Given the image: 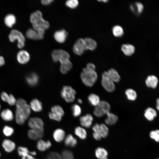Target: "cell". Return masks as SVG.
<instances>
[{
  "label": "cell",
  "instance_id": "6da1fadb",
  "mask_svg": "<svg viewBox=\"0 0 159 159\" xmlns=\"http://www.w3.org/2000/svg\"><path fill=\"white\" fill-rule=\"evenodd\" d=\"M53 61L55 62H59L60 63V71L65 74L72 67V64L69 60L70 55L66 51L62 49L55 50L51 54Z\"/></svg>",
  "mask_w": 159,
  "mask_h": 159
},
{
  "label": "cell",
  "instance_id": "7a4b0ae2",
  "mask_svg": "<svg viewBox=\"0 0 159 159\" xmlns=\"http://www.w3.org/2000/svg\"><path fill=\"white\" fill-rule=\"evenodd\" d=\"M15 119L16 123L19 125L23 124L29 117L31 113L29 105L23 99L19 98L16 103Z\"/></svg>",
  "mask_w": 159,
  "mask_h": 159
},
{
  "label": "cell",
  "instance_id": "3957f363",
  "mask_svg": "<svg viewBox=\"0 0 159 159\" xmlns=\"http://www.w3.org/2000/svg\"><path fill=\"white\" fill-rule=\"evenodd\" d=\"M30 21L33 29L39 32L44 34L45 30L49 27V23L44 19L42 14L39 10H37L31 14Z\"/></svg>",
  "mask_w": 159,
  "mask_h": 159
},
{
  "label": "cell",
  "instance_id": "277c9868",
  "mask_svg": "<svg viewBox=\"0 0 159 159\" xmlns=\"http://www.w3.org/2000/svg\"><path fill=\"white\" fill-rule=\"evenodd\" d=\"M81 80L86 86H92L97 79V74L95 70H90L84 68L83 69L80 74Z\"/></svg>",
  "mask_w": 159,
  "mask_h": 159
},
{
  "label": "cell",
  "instance_id": "5b68a950",
  "mask_svg": "<svg viewBox=\"0 0 159 159\" xmlns=\"http://www.w3.org/2000/svg\"><path fill=\"white\" fill-rule=\"evenodd\" d=\"M10 41L13 42L17 40L18 41L17 46L19 49L23 48L25 44V38L23 34L20 31L16 29L11 31L9 35Z\"/></svg>",
  "mask_w": 159,
  "mask_h": 159
},
{
  "label": "cell",
  "instance_id": "8992f818",
  "mask_svg": "<svg viewBox=\"0 0 159 159\" xmlns=\"http://www.w3.org/2000/svg\"><path fill=\"white\" fill-rule=\"evenodd\" d=\"M110 106L107 102L100 101L98 105L95 107L93 113L97 117H101L110 112Z\"/></svg>",
  "mask_w": 159,
  "mask_h": 159
},
{
  "label": "cell",
  "instance_id": "52a82bcc",
  "mask_svg": "<svg viewBox=\"0 0 159 159\" xmlns=\"http://www.w3.org/2000/svg\"><path fill=\"white\" fill-rule=\"evenodd\" d=\"M76 92L75 90L69 86H64L61 92L62 97L67 102L74 101L75 99Z\"/></svg>",
  "mask_w": 159,
  "mask_h": 159
},
{
  "label": "cell",
  "instance_id": "ba28073f",
  "mask_svg": "<svg viewBox=\"0 0 159 159\" xmlns=\"http://www.w3.org/2000/svg\"><path fill=\"white\" fill-rule=\"evenodd\" d=\"M64 114V111L62 107L60 105H56L51 107L48 115L50 119L59 122L62 120Z\"/></svg>",
  "mask_w": 159,
  "mask_h": 159
},
{
  "label": "cell",
  "instance_id": "9c48e42d",
  "mask_svg": "<svg viewBox=\"0 0 159 159\" xmlns=\"http://www.w3.org/2000/svg\"><path fill=\"white\" fill-rule=\"evenodd\" d=\"M101 83L104 89L107 92H112L115 89L114 82L109 77L107 71H105L102 74Z\"/></svg>",
  "mask_w": 159,
  "mask_h": 159
},
{
  "label": "cell",
  "instance_id": "30bf717a",
  "mask_svg": "<svg viewBox=\"0 0 159 159\" xmlns=\"http://www.w3.org/2000/svg\"><path fill=\"white\" fill-rule=\"evenodd\" d=\"M28 125L30 129L44 131V123L40 118L36 117H31L28 121Z\"/></svg>",
  "mask_w": 159,
  "mask_h": 159
},
{
  "label": "cell",
  "instance_id": "8fae6325",
  "mask_svg": "<svg viewBox=\"0 0 159 159\" xmlns=\"http://www.w3.org/2000/svg\"><path fill=\"white\" fill-rule=\"evenodd\" d=\"M92 129L93 132L99 134L102 138H106L108 135L109 130L105 124L96 123L93 126Z\"/></svg>",
  "mask_w": 159,
  "mask_h": 159
},
{
  "label": "cell",
  "instance_id": "7c38bea8",
  "mask_svg": "<svg viewBox=\"0 0 159 159\" xmlns=\"http://www.w3.org/2000/svg\"><path fill=\"white\" fill-rule=\"evenodd\" d=\"M74 53L78 55H81L86 50L85 43L84 39H79L75 42L73 47Z\"/></svg>",
  "mask_w": 159,
  "mask_h": 159
},
{
  "label": "cell",
  "instance_id": "4fadbf2b",
  "mask_svg": "<svg viewBox=\"0 0 159 159\" xmlns=\"http://www.w3.org/2000/svg\"><path fill=\"white\" fill-rule=\"evenodd\" d=\"M93 120V116L90 114L82 116L80 118L81 126L84 128H90L92 125Z\"/></svg>",
  "mask_w": 159,
  "mask_h": 159
},
{
  "label": "cell",
  "instance_id": "5bb4252c",
  "mask_svg": "<svg viewBox=\"0 0 159 159\" xmlns=\"http://www.w3.org/2000/svg\"><path fill=\"white\" fill-rule=\"evenodd\" d=\"M44 34L39 32L33 29L29 28L26 33V37L28 39L34 40H41L44 38Z\"/></svg>",
  "mask_w": 159,
  "mask_h": 159
},
{
  "label": "cell",
  "instance_id": "9a60e30c",
  "mask_svg": "<svg viewBox=\"0 0 159 159\" xmlns=\"http://www.w3.org/2000/svg\"><path fill=\"white\" fill-rule=\"evenodd\" d=\"M30 56L28 52L24 50L19 51L17 55L18 62L22 64H26L29 60Z\"/></svg>",
  "mask_w": 159,
  "mask_h": 159
},
{
  "label": "cell",
  "instance_id": "2e32d148",
  "mask_svg": "<svg viewBox=\"0 0 159 159\" xmlns=\"http://www.w3.org/2000/svg\"><path fill=\"white\" fill-rule=\"evenodd\" d=\"M17 151L21 159H36L31 154V151L26 147L20 146L17 148Z\"/></svg>",
  "mask_w": 159,
  "mask_h": 159
},
{
  "label": "cell",
  "instance_id": "e0dca14e",
  "mask_svg": "<svg viewBox=\"0 0 159 159\" xmlns=\"http://www.w3.org/2000/svg\"><path fill=\"white\" fill-rule=\"evenodd\" d=\"M66 136L65 132L61 128H57L53 132V138L54 140L57 143H59L64 141Z\"/></svg>",
  "mask_w": 159,
  "mask_h": 159
},
{
  "label": "cell",
  "instance_id": "ac0fdd59",
  "mask_svg": "<svg viewBox=\"0 0 159 159\" xmlns=\"http://www.w3.org/2000/svg\"><path fill=\"white\" fill-rule=\"evenodd\" d=\"M52 146V143L49 140H45L42 139L38 140L37 147L40 151L44 152L49 149Z\"/></svg>",
  "mask_w": 159,
  "mask_h": 159
},
{
  "label": "cell",
  "instance_id": "d6986e66",
  "mask_svg": "<svg viewBox=\"0 0 159 159\" xmlns=\"http://www.w3.org/2000/svg\"><path fill=\"white\" fill-rule=\"evenodd\" d=\"M44 131L30 129L27 132V135L30 139L34 140H39L43 137Z\"/></svg>",
  "mask_w": 159,
  "mask_h": 159
},
{
  "label": "cell",
  "instance_id": "ffe728a7",
  "mask_svg": "<svg viewBox=\"0 0 159 159\" xmlns=\"http://www.w3.org/2000/svg\"><path fill=\"white\" fill-rule=\"evenodd\" d=\"M121 50L124 54L126 56H130L135 52V47L132 44H125L121 46Z\"/></svg>",
  "mask_w": 159,
  "mask_h": 159
},
{
  "label": "cell",
  "instance_id": "44dd1931",
  "mask_svg": "<svg viewBox=\"0 0 159 159\" xmlns=\"http://www.w3.org/2000/svg\"><path fill=\"white\" fill-rule=\"evenodd\" d=\"M1 97L3 101L7 102L10 105H14L16 104V100L11 94L8 95L6 92H3L1 94Z\"/></svg>",
  "mask_w": 159,
  "mask_h": 159
},
{
  "label": "cell",
  "instance_id": "7402d4cb",
  "mask_svg": "<svg viewBox=\"0 0 159 159\" xmlns=\"http://www.w3.org/2000/svg\"><path fill=\"white\" fill-rule=\"evenodd\" d=\"M158 82V78L154 75L148 76L145 81L146 86L149 88L153 89H155L157 87Z\"/></svg>",
  "mask_w": 159,
  "mask_h": 159
},
{
  "label": "cell",
  "instance_id": "603a6c76",
  "mask_svg": "<svg viewBox=\"0 0 159 159\" xmlns=\"http://www.w3.org/2000/svg\"><path fill=\"white\" fill-rule=\"evenodd\" d=\"M67 33L64 29L56 31L54 34L55 40L58 42L63 43L65 41L67 37Z\"/></svg>",
  "mask_w": 159,
  "mask_h": 159
},
{
  "label": "cell",
  "instance_id": "cb8c5ba5",
  "mask_svg": "<svg viewBox=\"0 0 159 159\" xmlns=\"http://www.w3.org/2000/svg\"><path fill=\"white\" fill-rule=\"evenodd\" d=\"M2 146L6 152L10 153L14 150L16 145L13 141L9 139H5L2 142Z\"/></svg>",
  "mask_w": 159,
  "mask_h": 159
},
{
  "label": "cell",
  "instance_id": "d4e9b609",
  "mask_svg": "<svg viewBox=\"0 0 159 159\" xmlns=\"http://www.w3.org/2000/svg\"><path fill=\"white\" fill-rule=\"evenodd\" d=\"M95 154L98 159H108V152L103 148H97L95 150Z\"/></svg>",
  "mask_w": 159,
  "mask_h": 159
},
{
  "label": "cell",
  "instance_id": "484cf974",
  "mask_svg": "<svg viewBox=\"0 0 159 159\" xmlns=\"http://www.w3.org/2000/svg\"><path fill=\"white\" fill-rule=\"evenodd\" d=\"M29 105L31 109L36 112H40L42 109V103L37 99H33Z\"/></svg>",
  "mask_w": 159,
  "mask_h": 159
},
{
  "label": "cell",
  "instance_id": "4316f807",
  "mask_svg": "<svg viewBox=\"0 0 159 159\" xmlns=\"http://www.w3.org/2000/svg\"><path fill=\"white\" fill-rule=\"evenodd\" d=\"M144 116L146 119L149 121H152L157 116L156 111L151 107H148L145 110Z\"/></svg>",
  "mask_w": 159,
  "mask_h": 159
},
{
  "label": "cell",
  "instance_id": "83f0119b",
  "mask_svg": "<svg viewBox=\"0 0 159 159\" xmlns=\"http://www.w3.org/2000/svg\"><path fill=\"white\" fill-rule=\"evenodd\" d=\"M107 117L105 122L106 125H114L118 120L117 116L115 114L111 112H108L106 115Z\"/></svg>",
  "mask_w": 159,
  "mask_h": 159
},
{
  "label": "cell",
  "instance_id": "f1b7e54d",
  "mask_svg": "<svg viewBox=\"0 0 159 159\" xmlns=\"http://www.w3.org/2000/svg\"><path fill=\"white\" fill-rule=\"evenodd\" d=\"M39 80V78L38 75L35 73L30 74L26 77V82L31 86H34L37 85Z\"/></svg>",
  "mask_w": 159,
  "mask_h": 159
},
{
  "label": "cell",
  "instance_id": "f546056e",
  "mask_svg": "<svg viewBox=\"0 0 159 159\" xmlns=\"http://www.w3.org/2000/svg\"><path fill=\"white\" fill-rule=\"evenodd\" d=\"M64 141L66 146L70 147H74L77 143L76 138L71 134H69L66 136Z\"/></svg>",
  "mask_w": 159,
  "mask_h": 159
},
{
  "label": "cell",
  "instance_id": "4dcf8cb0",
  "mask_svg": "<svg viewBox=\"0 0 159 159\" xmlns=\"http://www.w3.org/2000/svg\"><path fill=\"white\" fill-rule=\"evenodd\" d=\"M75 135L79 138L82 140H84L86 138L87 133L85 128L82 126H77L74 130Z\"/></svg>",
  "mask_w": 159,
  "mask_h": 159
},
{
  "label": "cell",
  "instance_id": "1f68e13d",
  "mask_svg": "<svg viewBox=\"0 0 159 159\" xmlns=\"http://www.w3.org/2000/svg\"><path fill=\"white\" fill-rule=\"evenodd\" d=\"M109 77L114 82H117L120 80V77L117 70L113 68L109 69L107 71Z\"/></svg>",
  "mask_w": 159,
  "mask_h": 159
},
{
  "label": "cell",
  "instance_id": "d6a6232c",
  "mask_svg": "<svg viewBox=\"0 0 159 159\" xmlns=\"http://www.w3.org/2000/svg\"><path fill=\"white\" fill-rule=\"evenodd\" d=\"M1 116L3 120L6 121H11L14 117L12 112L9 109L3 110L1 112Z\"/></svg>",
  "mask_w": 159,
  "mask_h": 159
},
{
  "label": "cell",
  "instance_id": "836d02e7",
  "mask_svg": "<svg viewBox=\"0 0 159 159\" xmlns=\"http://www.w3.org/2000/svg\"><path fill=\"white\" fill-rule=\"evenodd\" d=\"M84 39L87 50L93 51L97 47V44L95 40L90 38H86Z\"/></svg>",
  "mask_w": 159,
  "mask_h": 159
},
{
  "label": "cell",
  "instance_id": "e575fe53",
  "mask_svg": "<svg viewBox=\"0 0 159 159\" xmlns=\"http://www.w3.org/2000/svg\"><path fill=\"white\" fill-rule=\"evenodd\" d=\"M16 21L15 16L12 14L7 15L4 18V22L5 25L8 27H12L15 24Z\"/></svg>",
  "mask_w": 159,
  "mask_h": 159
},
{
  "label": "cell",
  "instance_id": "d590c367",
  "mask_svg": "<svg viewBox=\"0 0 159 159\" xmlns=\"http://www.w3.org/2000/svg\"><path fill=\"white\" fill-rule=\"evenodd\" d=\"M131 10L133 12H136L137 14L142 13L144 9L143 5L140 2H136L134 4H131L130 6Z\"/></svg>",
  "mask_w": 159,
  "mask_h": 159
},
{
  "label": "cell",
  "instance_id": "8d00e7d4",
  "mask_svg": "<svg viewBox=\"0 0 159 159\" xmlns=\"http://www.w3.org/2000/svg\"><path fill=\"white\" fill-rule=\"evenodd\" d=\"M112 29L113 35L116 37H121L124 35V30L122 27L119 25L114 26Z\"/></svg>",
  "mask_w": 159,
  "mask_h": 159
},
{
  "label": "cell",
  "instance_id": "74e56055",
  "mask_svg": "<svg viewBox=\"0 0 159 159\" xmlns=\"http://www.w3.org/2000/svg\"><path fill=\"white\" fill-rule=\"evenodd\" d=\"M88 100L89 103L92 106L96 107L100 102V98L97 95L92 93L89 95Z\"/></svg>",
  "mask_w": 159,
  "mask_h": 159
},
{
  "label": "cell",
  "instance_id": "f35d334b",
  "mask_svg": "<svg viewBox=\"0 0 159 159\" xmlns=\"http://www.w3.org/2000/svg\"><path fill=\"white\" fill-rule=\"evenodd\" d=\"M125 93L127 99L130 101H135L137 98V93L133 89L129 88L127 89Z\"/></svg>",
  "mask_w": 159,
  "mask_h": 159
},
{
  "label": "cell",
  "instance_id": "ab89813d",
  "mask_svg": "<svg viewBox=\"0 0 159 159\" xmlns=\"http://www.w3.org/2000/svg\"><path fill=\"white\" fill-rule=\"evenodd\" d=\"M71 108L72 115L74 117H78L81 115L82 112L81 109L78 105L74 104L72 105Z\"/></svg>",
  "mask_w": 159,
  "mask_h": 159
},
{
  "label": "cell",
  "instance_id": "60d3db41",
  "mask_svg": "<svg viewBox=\"0 0 159 159\" xmlns=\"http://www.w3.org/2000/svg\"><path fill=\"white\" fill-rule=\"evenodd\" d=\"M14 130L11 127L9 126L6 125L3 129V132L4 135L7 137L11 136L14 133Z\"/></svg>",
  "mask_w": 159,
  "mask_h": 159
},
{
  "label": "cell",
  "instance_id": "b9f144b4",
  "mask_svg": "<svg viewBox=\"0 0 159 159\" xmlns=\"http://www.w3.org/2000/svg\"><path fill=\"white\" fill-rule=\"evenodd\" d=\"M150 137L156 142L159 141V131L158 130H152L149 134Z\"/></svg>",
  "mask_w": 159,
  "mask_h": 159
},
{
  "label": "cell",
  "instance_id": "7bdbcfd3",
  "mask_svg": "<svg viewBox=\"0 0 159 159\" xmlns=\"http://www.w3.org/2000/svg\"><path fill=\"white\" fill-rule=\"evenodd\" d=\"M66 5L68 7L74 9L78 5V1L77 0H69L66 2Z\"/></svg>",
  "mask_w": 159,
  "mask_h": 159
},
{
  "label": "cell",
  "instance_id": "ee69618b",
  "mask_svg": "<svg viewBox=\"0 0 159 159\" xmlns=\"http://www.w3.org/2000/svg\"><path fill=\"white\" fill-rule=\"evenodd\" d=\"M86 68L92 70H95L96 67L95 65L91 63H89L87 64Z\"/></svg>",
  "mask_w": 159,
  "mask_h": 159
},
{
  "label": "cell",
  "instance_id": "f6af8a7d",
  "mask_svg": "<svg viewBox=\"0 0 159 159\" xmlns=\"http://www.w3.org/2000/svg\"><path fill=\"white\" fill-rule=\"evenodd\" d=\"M92 135L94 138L97 140H100L102 138L100 135L97 133L93 132Z\"/></svg>",
  "mask_w": 159,
  "mask_h": 159
},
{
  "label": "cell",
  "instance_id": "bcb514c9",
  "mask_svg": "<svg viewBox=\"0 0 159 159\" xmlns=\"http://www.w3.org/2000/svg\"><path fill=\"white\" fill-rule=\"evenodd\" d=\"M53 1V0H42L41 1V3L43 5H48L50 4Z\"/></svg>",
  "mask_w": 159,
  "mask_h": 159
},
{
  "label": "cell",
  "instance_id": "7dc6e473",
  "mask_svg": "<svg viewBox=\"0 0 159 159\" xmlns=\"http://www.w3.org/2000/svg\"><path fill=\"white\" fill-rule=\"evenodd\" d=\"M5 64V60L4 58L0 56V67L3 65Z\"/></svg>",
  "mask_w": 159,
  "mask_h": 159
},
{
  "label": "cell",
  "instance_id": "c3c4849f",
  "mask_svg": "<svg viewBox=\"0 0 159 159\" xmlns=\"http://www.w3.org/2000/svg\"><path fill=\"white\" fill-rule=\"evenodd\" d=\"M156 107L157 109L158 110L159 108V100L158 98L156 100Z\"/></svg>",
  "mask_w": 159,
  "mask_h": 159
},
{
  "label": "cell",
  "instance_id": "681fc988",
  "mask_svg": "<svg viewBox=\"0 0 159 159\" xmlns=\"http://www.w3.org/2000/svg\"><path fill=\"white\" fill-rule=\"evenodd\" d=\"M77 102L80 104H82V101L81 99H78L77 100Z\"/></svg>",
  "mask_w": 159,
  "mask_h": 159
},
{
  "label": "cell",
  "instance_id": "f907efd6",
  "mask_svg": "<svg viewBox=\"0 0 159 159\" xmlns=\"http://www.w3.org/2000/svg\"><path fill=\"white\" fill-rule=\"evenodd\" d=\"M98 1H99L103 2L104 3H107L109 1L108 0H98Z\"/></svg>",
  "mask_w": 159,
  "mask_h": 159
},
{
  "label": "cell",
  "instance_id": "816d5d0a",
  "mask_svg": "<svg viewBox=\"0 0 159 159\" xmlns=\"http://www.w3.org/2000/svg\"><path fill=\"white\" fill-rule=\"evenodd\" d=\"M1 107V105H0V110Z\"/></svg>",
  "mask_w": 159,
  "mask_h": 159
},
{
  "label": "cell",
  "instance_id": "f5cc1de1",
  "mask_svg": "<svg viewBox=\"0 0 159 159\" xmlns=\"http://www.w3.org/2000/svg\"><path fill=\"white\" fill-rule=\"evenodd\" d=\"M1 156V154H0V156Z\"/></svg>",
  "mask_w": 159,
  "mask_h": 159
},
{
  "label": "cell",
  "instance_id": "db71d44e",
  "mask_svg": "<svg viewBox=\"0 0 159 159\" xmlns=\"http://www.w3.org/2000/svg\"></svg>",
  "mask_w": 159,
  "mask_h": 159
}]
</instances>
